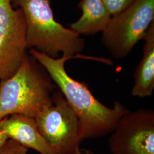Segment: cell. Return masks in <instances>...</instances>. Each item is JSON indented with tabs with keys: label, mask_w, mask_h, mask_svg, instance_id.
Returning <instances> with one entry per match:
<instances>
[{
	"label": "cell",
	"mask_w": 154,
	"mask_h": 154,
	"mask_svg": "<svg viewBox=\"0 0 154 154\" xmlns=\"http://www.w3.org/2000/svg\"><path fill=\"white\" fill-rule=\"evenodd\" d=\"M39 131L55 154H76L82 142L75 113L63 95L55 91L51 105L35 118Z\"/></svg>",
	"instance_id": "5"
},
{
	"label": "cell",
	"mask_w": 154,
	"mask_h": 154,
	"mask_svg": "<svg viewBox=\"0 0 154 154\" xmlns=\"http://www.w3.org/2000/svg\"><path fill=\"white\" fill-rule=\"evenodd\" d=\"M76 154H95L93 152L88 149H79L77 151Z\"/></svg>",
	"instance_id": "14"
},
{
	"label": "cell",
	"mask_w": 154,
	"mask_h": 154,
	"mask_svg": "<svg viewBox=\"0 0 154 154\" xmlns=\"http://www.w3.org/2000/svg\"><path fill=\"white\" fill-rule=\"evenodd\" d=\"M0 128L9 139L27 149L40 154H55L39 131L34 118L18 114L8 116L0 121Z\"/></svg>",
	"instance_id": "8"
},
{
	"label": "cell",
	"mask_w": 154,
	"mask_h": 154,
	"mask_svg": "<svg viewBox=\"0 0 154 154\" xmlns=\"http://www.w3.org/2000/svg\"><path fill=\"white\" fill-rule=\"evenodd\" d=\"M109 140L112 154H154V111L130 110L118 122Z\"/></svg>",
	"instance_id": "7"
},
{
	"label": "cell",
	"mask_w": 154,
	"mask_h": 154,
	"mask_svg": "<svg viewBox=\"0 0 154 154\" xmlns=\"http://www.w3.org/2000/svg\"><path fill=\"white\" fill-rule=\"evenodd\" d=\"M28 149L11 139H8L0 148V154H28Z\"/></svg>",
	"instance_id": "12"
},
{
	"label": "cell",
	"mask_w": 154,
	"mask_h": 154,
	"mask_svg": "<svg viewBox=\"0 0 154 154\" xmlns=\"http://www.w3.org/2000/svg\"><path fill=\"white\" fill-rule=\"evenodd\" d=\"M24 14L28 49L36 50L53 58L59 54L73 57L85 47V42L72 29L64 27L54 18L50 0H11Z\"/></svg>",
	"instance_id": "3"
},
{
	"label": "cell",
	"mask_w": 154,
	"mask_h": 154,
	"mask_svg": "<svg viewBox=\"0 0 154 154\" xmlns=\"http://www.w3.org/2000/svg\"><path fill=\"white\" fill-rule=\"evenodd\" d=\"M143 40L142 58L134 73V84L131 90L133 97H149L154 90V22L145 34Z\"/></svg>",
	"instance_id": "9"
},
{
	"label": "cell",
	"mask_w": 154,
	"mask_h": 154,
	"mask_svg": "<svg viewBox=\"0 0 154 154\" xmlns=\"http://www.w3.org/2000/svg\"><path fill=\"white\" fill-rule=\"evenodd\" d=\"M135 0H103L111 16L121 13L131 5Z\"/></svg>",
	"instance_id": "11"
},
{
	"label": "cell",
	"mask_w": 154,
	"mask_h": 154,
	"mask_svg": "<svg viewBox=\"0 0 154 154\" xmlns=\"http://www.w3.org/2000/svg\"><path fill=\"white\" fill-rule=\"evenodd\" d=\"M24 14L11 0H0V81L13 76L28 55Z\"/></svg>",
	"instance_id": "6"
},
{
	"label": "cell",
	"mask_w": 154,
	"mask_h": 154,
	"mask_svg": "<svg viewBox=\"0 0 154 154\" xmlns=\"http://www.w3.org/2000/svg\"><path fill=\"white\" fill-rule=\"evenodd\" d=\"M29 54L44 67L75 113L82 141L111 133L119 119L129 111L118 100L114 102L112 107L103 105L94 96L87 84L74 79L66 72L65 63L70 60L81 58L102 63L103 58L80 54L73 57L61 55L53 58L33 49H29Z\"/></svg>",
	"instance_id": "1"
},
{
	"label": "cell",
	"mask_w": 154,
	"mask_h": 154,
	"mask_svg": "<svg viewBox=\"0 0 154 154\" xmlns=\"http://www.w3.org/2000/svg\"><path fill=\"white\" fill-rule=\"evenodd\" d=\"M78 7L82 16L70 25V29L80 35L102 32L112 17L103 0H81Z\"/></svg>",
	"instance_id": "10"
},
{
	"label": "cell",
	"mask_w": 154,
	"mask_h": 154,
	"mask_svg": "<svg viewBox=\"0 0 154 154\" xmlns=\"http://www.w3.org/2000/svg\"><path fill=\"white\" fill-rule=\"evenodd\" d=\"M53 83L44 67L28 53L16 72L0 81V121L14 114L35 119L51 105Z\"/></svg>",
	"instance_id": "2"
},
{
	"label": "cell",
	"mask_w": 154,
	"mask_h": 154,
	"mask_svg": "<svg viewBox=\"0 0 154 154\" xmlns=\"http://www.w3.org/2000/svg\"><path fill=\"white\" fill-rule=\"evenodd\" d=\"M8 139L9 138L6 135L5 133L1 128H0V148L4 145Z\"/></svg>",
	"instance_id": "13"
},
{
	"label": "cell",
	"mask_w": 154,
	"mask_h": 154,
	"mask_svg": "<svg viewBox=\"0 0 154 154\" xmlns=\"http://www.w3.org/2000/svg\"><path fill=\"white\" fill-rule=\"evenodd\" d=\"M154 22V0H135L111 17L102 32V43L115 58H125Z\"/></svg>",
	"instance_id": "4"
}]
</instances>
